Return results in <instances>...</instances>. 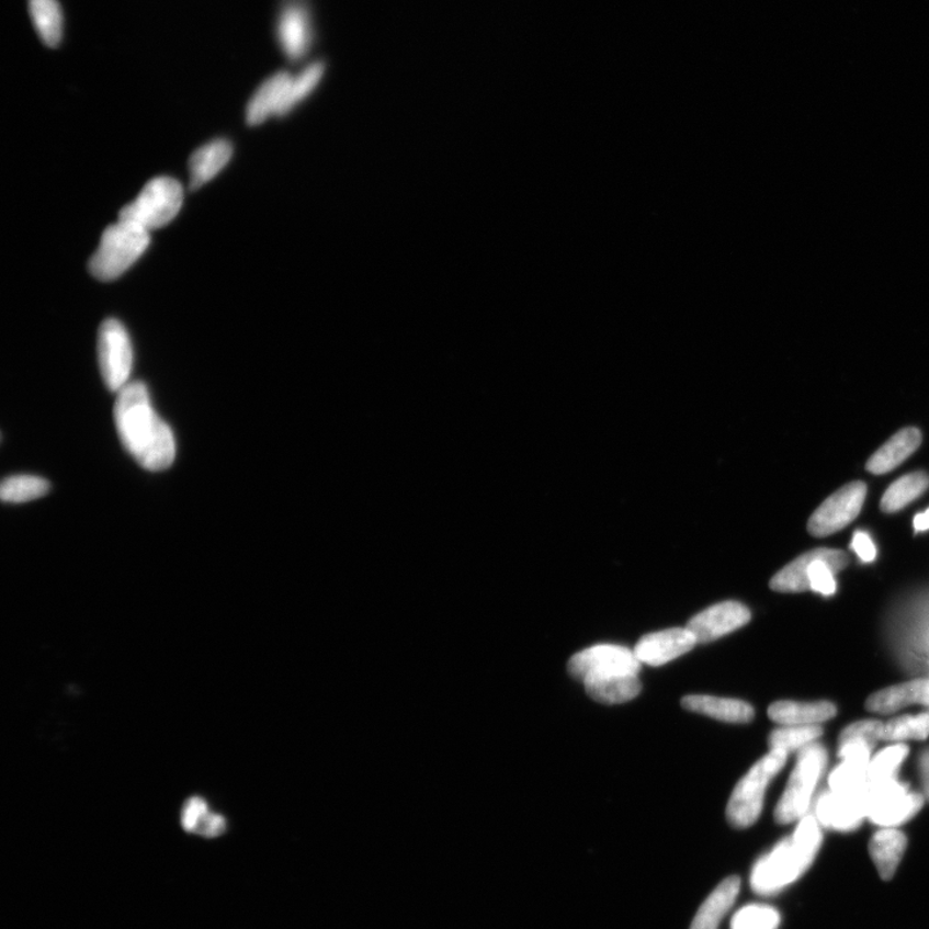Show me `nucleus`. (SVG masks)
Wrapping results in <instances>:
<instances>
[{
	"mask_svg": "<svg viewBox=\"0 0 929 929\" xmlns=\"http://www.w3.org/2000/svg\"><path fill=\"white\" fill-rule=\"evenodd\" d=\"M114 421L123 447L144 469L163 472L173 464L172 430L154 411L148 387L143 383H129L118 393Z\"/></svg>",
	"mask_w": 929,
	"mask_h": 929,
	"instance_id": "1",
	"label": "nucleus"
},
{
	"mask_svg": "<svg viewBox=\"0 0 929 929\" xmlns=\"http://www.w3.org/2000/svg\"><path fill=\"white\" fill-rule=\"evenodd\" d=\"M823 843L817 818L806 815L792 837L782 839L760 859L750 876L752 891L760 896L780 894L807 872Z\"/></svg>",
	"mask_w": 929,
	"mask_h": 929,
	"instance_id": "2",
	"label": "nucleus"
},
{
	"mask_svg": "<svg viewBox=\"0 0 929 929\" xmlns=\"http://www.w3.org/2000/svg\"><path fill=\"white\" fill-rule=\"evenodd\" d=\"M149 245L150 231L120 219L102 234L98 251L90 261V272L102 282L118 280L141 258Z\"/></svg>",
	"mask_w": 929,
	"mask_h": 929,
	"instance_id": "3",
	"label": "nucleus"
},
{
	"mask_svg": "<svg viewBox=\"0 0 929 929\" xmlns=\"http://www.w3.org/2000/svg\"><path fill=\"white\" fill-rule=\"evenodd\" d=\"M786 760V751L771 750L738 782L726 811L727 820L734 828L745 829L757 823L762 814L767 789Z\"/></svg>",
	"mask_w": 929,
	"mask_h": 929,
	"instance_id": "4",
	"label": "nucleus"
},
{
	"mask_svg": "<svg viewBox=\"0 0 929 929\" xmlns=\"http://www.w3.org/2000/svg\"><path fill=\"white\" fill-rule=\"evenodd\" d=\"M828 762V751L823 745L811 744L800 751L784 794L774 811V820L781 825L801 822L807 815L812 794Z\"/></svg>",
	"mask_w": 929,
	"mask_h": 929,
	"instance_id": "5",
	"label": "nucleus"
},
{
	"mask_svg": "<svg viewBox=\"0 0 929 929\" xmlns=\"http://www.w3.org/2000/svg\"><path fill=\"white\" fill-rule=\"evenodd\" d=\"M184 202V189L171 178L148 182L136 200L121 211L120 219L141 226L145 230L163 228L179 215Z\"/></svg>",
	"mask_w": 929,
	"mask_h": 929,
	"instance_id": "6",
	"label": "nucleus"
},
{
	"mask_svg": "<svg viewBox=\"0 0 929 929\" xmlns=\"http://www.w3.org/2000/svg\"><path fill=\"white\" fill-rule=\"evenodd\" d=\"M101 376L110 392L120 393L128 385L134 367V350L121 321L107 319L101 325L98 340Z\"/></svg>",
	"mask_w": 929,
	"mask_h": 929,
	"instance_id": "7",
	"label": "nucleus"
},
{
	"mask_svg": "<svg viewBox=\"0 0 929 929\" xmlns=\"http://www.w3.org/2000/svg\"><path fill=\"white\" fill-rule=\"evenodd\" d=\"M924 804V796L910 793L891 779L880 784H870L868 817L883 828H895L908 823Z\"/></svg>",
	"mask_w": 929,
	"mask_h": 929,
	"instance_id": "8",
	"label": "nucleus"
},
{
	"mask_svg": "<svg viewBox=\"0 0 929 929\" xmlns=\"http://www.w3.org/2000/svg\"><path fill=\"white\" fill-rule=\"evenodd\" d=\"M642 662L634 650L616 645H599L570 657V677L584 682L590 677L639 675Z\"/></svg>",
	"mask_w": 929,
	"mask_h": 929,
	"instance_id": "9",
	"label": "nucleus"
},
{
	"mask_svg": "<svg viewBox=\"0 0 929 929\" xmlns=\"http://www.w3.org/2000/svg\"><path fill=\"white\" fill-rule=\"evenodd\" d=\"M866 491L865 483L853 482L831 495L809 518L811 535L830 536L853 522L865 502Z\"/></svg>",
	"mask_w": 929,
	"mask_h": 929,
	"instance_id": "10",
	"label": "nucleus"
},
{
	"mask_svg": "<svg viewBox=\"0 0 929 929\" xmlns=\"http://www.w3.org/2000/svg\"><path fill=\"white\" fill-rule=\"evenodd\" d=\"M870 784L850 792L831 793L818 801L817 822L825 828L851 831L868 817Z\"/></svg>",
	"mask_w": 929,
	"mask_h": 929,
	"instance_id": "11",
	"label": "nucleus"
},
{
	"mask_svg": "<svg viewBox=\"0 0 929 929\" xmlns=\"http://www.w3.org/2000/svg\"><path fill=\"white\" fill-rule=\"evenodd\" d=\"M751 613L743 603L728 601L709 607L690 620L687 628L698 643H709L734 633L749 623Z\"/></svg>",
	"mask_w": 929,
	"mask_h": 929,
	"instance_id": "12",
	"label": "nucleus"
},
{
	"mask_svg": "<svg viewBox=\"0 0 929 929\" xmlns=\"http://www.w3.org/2000/svg\"><path fill=\"white\" fill-rule=\"evenodd\" d=\"M696 645L698 641L689 628L676 627L643 636L633 650L642 664L662 667L689 654Z\"/></svg>",
	"mask_w": 929,
	"mask_h": 929,
	"instance_id": "13",
	"label": "nucleus"
},
{
	"mask_svg": "<svg viewBox=\"0 0 929 929\" xmlns=\"http://www.w3.org/2000/svg\"><path fill=\"white\" fill-rule=\"evenodd\" d=\"M277 41L288 60L297 63L309 54L313 43L310 11L303 2H290L277 20Z\"/></svg>",
	"mask_w": 929,
	"mask_h": 929,
	"instance_id": "14",
	"label": "nucleus"
},
{
	"mask_svg": "<svg viewBox=\"0 0 929 929\" xmlns=\"http://www.w3.org/2000/svg\"><path fill=\"white\" fill-rule=\"evenodd\" d=\"M836 715L837 707L829 701H779L768 709V716L784 726H817Z\"/></svg>",
	"mask_w": 929,
	"mask_h": 929,
	"instance_id": "15",
	"label": "nucleus"
},
{
	"mask_svg": "<svg viewBox=\"0 0 929 929\" xmlns=\"http://www.w3.org/2000/svg\"><path fill=\"white\" fill-rule=\"evenodd\" d=\"M914 704L929 705V680H913L875 692L868 699L866 709L873 713L890 714Z\"/></svg>",
	"mask_w": 929,
	"mask_h": 929,
	"instance_id": "16",
	"label": "nucleus"
},
{
	"mask_svg": "<svg viewBox=\"0 0 929 929\" xmlns=\"http://www.w3.org/2000/svg\"><path fill=\"white\" fill-rule=\"evenodd\" d=\"M682 706L686 711L728 723H749L756 716L755 709L748 702L706 696V694H691V696H686L682 700Z\"/></svg>",
	"mask_w": 929,
	"mask_h": 929,
	"instance_id": "17",
	"label": "nucleus"
},
{
	"mask_svg": "<svg viewBox=\"0 0 929 929\" xmlns=\"http://www.w3.org/2000/svg\"><path fill=\"white\" fill-rule=\"evenodd\" d=\"M920 443L921 434L918 429L908 428L898 431L868 461V472L882 475L896 469L919 449Z\"/></svg>",
	"mask_w": 929,
	"mask_h": 929,
	"instance_id": "18",
	"label": "nucleus"
},
{
	"mask_svg": "<svg viewBox=\"0 0 929 929\" xmlns=\"http://www.w3.org/2000/svg\"><path fill=\"white\" fill-rule=\"evenodd\" d=\"M908 839L905 834L895 828H883L870 840L869 851L882 880L890 881L895 876L902 862Z\"/></svg>",
	"mask_w": 929,
	"mask_h": 929,
	"instance_id": "19",
	"label": "nucleus"
},
{
	"mask_svg": "<svg viewBox=\"0 0 929 929\" xmlns=\"http://www.w3.org/2000/svg\"><path fill=\"white\" fill-rule=\"evenodd\" d=\"M582 683L592 700L605 705L624 704L638 696L642 691L638 675L590 677Z\"/></svg>",
	"mask_w": 929,
	"mask_h": 929,
	"instance_id": "20",
	"label": "nucleus"
},
{
	"mask_svg": "<svg viewBox=\"0 0 929 929\" xmlns=\"http://www.w3.org/2000/svg\"><path fill=\"white\" fill-rule=\"evenodd\" d=\"M233 149L225 140H215L197 149L189 162L190 188L200 189L229 163Z\"/></svg>",
	"mask_w": 929,
	"mask_h": 929,
	"instance_id": "21",
	"label": "nucleus"
},
{
	"mask_svg": "<svg viewBox=\"0 0 929 929\" xmlns=\"http://www.w3.org/2000/svg\"><path fill=\"white\" fill-rule=\"evenodd\" d=\"M291 80L290 72L281 71L261 84L247 106V122L251 126H259L269 116H277Z\"/></svg>",
	"mask_w": 929,
	"mask_h": 929,
	"instance_id": "22",
	"label": "nucleus"
},
{
	"mask_svg": "<svg viewBox=\"0 0 929 929\" xmlns=\"http://www.w3.org/2000/svg\"><path fill=\"white\" fill-rule=\"evenodd\" d=\"M740 888L741 881L738 876H729L722 882L702 904L691 929H718L723 918L733 908Z\"/></svg>",
	"mask_w": 929,
	"mask_h": 929,
	"instance_id": "23",
	"label": "nucleus"
},
{
	"mask_svg": "<svg viewBox=\"0 0 929 929\" xmlns=\"http://www.w3.org/2000/svg\"><path fill=\"white\" fill-rule=\"evenodd\" d=\"M883 723L861 721L848 726L839 737V757L870 758L877 741L882 740Z\"/></svg>",
	"mask_w": 929,
	"mask_h": 929,
	"instance_id": "24",
	"label": "nucleus"
},
{
	"mask_svg": "<svg viewBox=\"0 0 929 929\" xmlns=\"http://www.w3.org/2000/svg\"><path fill=\"white\" fill-rule=\"evenodd\" d=\"M29 10L42 42L57 47L63 38V12L57 0H31Z\"/></svg>",
	"mask_w": 929,
	"mask_h": 929,
	"instance_id": "25",
	"label": "nucleus"
},
{
	"mask_svg": "<svg viewBox=\"0 0 929 929\" xmlns=\"http://www.w3.org/2000/svg\"><path fill=\"white\" fill-rule=\"evenodd\" d=\"M929 488V475L924 472L911 473L892 485L881 501L884 513H896L906 505L917 500Z\"/></svg>",
	"mask_w": 929,
	"mask_h": 929,
	"instance_id": "26",
	"label": "nucleus"
},
{
	"mask_svg": "<svg viewBox=\"0 0 929 929\" xmlns=\"http://www.w3.org/2000/svg\"><path fill=\"white\" fill-rule=\"evenodd\" d=\"M49 482L35 475H14L5 478L0 486V499L4 502H27L49 492Z\"/></svg>",
	"mask_w": 929,
	"mask_h": 929,
	"instance_id": "27",
	"label": "nucleus"
},
{
	"mask_svg": "<svg viewBox=\"0 0 929 929\" xmlns=\"http://www.w3.org/2000/svg\"><path fill=\"white\" fill-rule=\"evenodd\" d=\"M326 64L324 61H316L307 66L298 77H292L277 116L288 114L299 102L309 97L316 90L321 78H324Z\"/></svg>",
	"mask_w": 929,
	"mask_h": 929,
	"instance_id": "28",
	"label": "nucleus"
},
{
	"mask_svg": "<svg viewBox=\"0 0 929 929\" xmlns=\"http://www.w3.org/2000/svg\"><path fill=\"white\" fill-rule=\"evenodd\" d=\"M929 736V714L905 715L883 724L882 740L899 743L926 740Z\"/></svg>",
	"mask_w": 929,
	"mask_h": 929,
	"instance_id": "29",
	"label": "nucleus"
},
{
	"mask_svg": "<svg viewBox=\"0 0 929 929\" xmlns=\"http://www.w3.org/2000/svg\"><path fill=\"white\" fill-rule=\"evenodd\" d=\"M823 728L818 726H785L774 729L768 737L771 750H784L792 752L802 750L823 736Z\"/></svg>",
	"mask_w": 929,
	"mask_h": 929,
	"instance_id": "30",
	"label": "nucleus"
},
{
	"mask_svg": "<svg viewBox=\"0 0 929 929\" xmlns=\"http://www.w3.org/2000/svg\"><path fill=\"white\" fill-rule=\"evenodd\" d=\"M869 759L846 758L836 771L831 773L829 784L832 793L850 792L869 784Z\"/></svg>",
	"mask_w": 929,
	"mask_h": 929,
	"instance_id": "31",
	"label": "nucleus"
},
{
	"mask_svg": "<svg viewBox=\"0 0 929 929\" xmlns=\"http://www.w3.org/2000/svg\"><path fill=\"white\" fill-rule=\"evenodd\" d=\"M780 924V913L772 906L751 904L735 914L730 929H779Z\"/></svg>",
	"mask_w": 929,
	"mask_h": 929,
	"instance_id": "32",
	"label": "nucleus"
},
{
	"mask_svg": "<svg viewBox=\"0 0 929 929\" xmlns=\"http://www.w3.org/2000/svg\"><path fill=\"white\" fill-rule=\"evenodd\" d=\"M908 746L894 745L884 749L877 755L868 768L869 784H880V782L891 780L897 768L902 766L906 756H908Z\"/></svg>",
	"mask_w": 929,
	"mask_h": 929,
	"instance_id": "33",
	"label": "nucleus"
},
{
	"mask_svg": "<svg viewBox=\"0 0 929 929\" xmlns=\"http://www.w3.org/2000/svg\"><path fill=\"white\" fill-rule=\"evenodd\" d=\"M209 814L206 801L201 796H192L185 803L181 812V826L188 832H196L197 828Z\"/></svg>",
	"mask_w": 929,
	"mask_h": 929,
	"instance_id": "34",
	"label": "nucleus"
},
{
	"mask_svg": "<svg viewBox=\"0 0 929 929\" xmlns=\"http://www.w3.org/2000/svg\"><path fill=\"white\" fill-rule=\"evenodd\" d=\"M225 830V818L222 815L212 814V812H209V814L204 817V820L195 834L204 838H216L222 836Z\"/></svg>",
	"mask_w": 929,
	"mask_h": 929,
	"instance_id": "35",
	"label": "nucleus"
},
{
	"mask_svg": "<svg viewBox=\"0 0 929 929\" xmlns=\"http://www.w3.org/2000/svg\"><path fill=\"white\" fill-rule=\"evenodd\" d=\"M852 548L864 562H873L876 557V548L873 541L864 532H856Z\"/></svg>",
	"mask_w": 929,
	"mask_h": 929,
	"instance_id": "36",
	"label": "nucleus"
},
{
	"mask_svg": "<svg viewBox=\"0 0 929 929\" xmlns=\"http://www.w3.org/2000/svg\"><path fill=\"white\" fill-rule=\"evenodd\" d=\"M920 772L921 779H924L925 793L929 800V750L920 757Z\"/></svg>",
	"mask_w": 929,
	"mask_h": 929,
	"instance_id": "37",
	"label": "nucleus"
},
{
	"mask_svg": "<svg viewBox=\"0 0 929 929\" xmlns=\"http://www.w3.org/2000/svg\"><path fill=\"white\" fill-rule=\"evenodd\" d=\"M914 526H916L917 532H924L929 530V509L924 514H918L916 519H914Z\"/></svg>",
	"mask_w": 929,
	"mask_h": 929,
	"instance_id": "38",
	"label": "nucleus"
}]
</instances>
